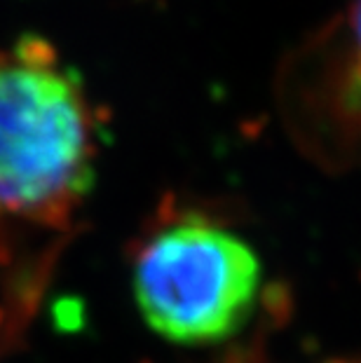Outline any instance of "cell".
<instances>
[{
    "instance_id": "cell-3",
    "label": "cell",
    "mask_w": 361,
    "mask_h": 363,
    "mask_svg": "<svg viewBox=\"0 0 361 363\" xmlns=\"http://www.w3.org/2000/svg\"><path fill=\"white\" fill-rule=\"evenodd\" d=\"M277 99L307 160L333 174L361 167V0H350L284 59Z\"/></svg>"
},
{
    "instance_id": "cell-1",
    "label": "cell",
    "mask_w": 361,
    "mask_h": 363,
    "mask_svg": "<svg viewBox=\"0 0 361 363\" xmlns=\"http://www.w3.org/2000/svg\"><path fill=\"white\" fill-rule=\"evenodd\" d=\"M99 120L82 78L55 45H0V251L59 233L94 190Z\"/></svg>"
},
{
    "instance_id": "cell-2",
    "label": "cell",
    "mask_w": 361,
    "mask_h": 363,
    "mask_svg": "<svg viewBox=\"0 0 361 363\" xmlns=\"http://www.w3.org/2000/svg\"><path fill=\"white\" fill-rule=\"evenodd\" d=\"M265 274L256 249L209 213H172L141 239L132 293L141 319L183 350L221 347L253 319Z\"/></svg>"
}]
</instances>
